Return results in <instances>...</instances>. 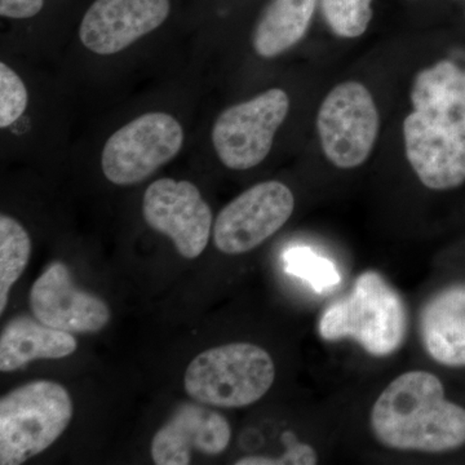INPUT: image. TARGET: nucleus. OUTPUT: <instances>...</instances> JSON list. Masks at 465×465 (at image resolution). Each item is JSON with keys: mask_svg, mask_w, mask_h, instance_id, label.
I'll return each mask as SVG.
<instances>
[{"mask_svg": "<svg viewBox=\"0 0 465 465\" xmlns=\"http://www.w3.org/2000/svg\"><path fill=\"white\" fill-rule=\"evenodd\" d=\"M412 112L403 122L410 166L425 188L465 183V69L451 60L425 67L412 82Z\"/></svg>", "mask_w": 465, "mask_h": 465, "instance_id": "nucleus-1", "label": "nucleus"}, {"mask_svg": "<svg viewBox=\"0 0 465 465\" xmlns=\"http://www.w3.org/2000/svg\"><path fill=\"white\" fill-rule=\"evenodd\" d=\"M29 94L20 76L5 63L0 64V128L11 127L23 116Z\"/></svg>", "mask_w": 465, "mask_h": 465, "instance_id": "nucleus-19", "label": "nucleus"}, {"mask_svg": "<svg viewBox=\"0 0 465 465\" xmlns=\"http://www.w3.org/2000/svg\"><path fill=\"white\" fill-rule=\"evenodd\" d=\"M370 427L384 448L440 454L465 445V409L449 401L439 376L412 370L376 399Z\"/></svg>", "mask_w": 465, "mask_h": 465, "instance_id": "nucleus-2", "label": "nucleus"}, {"mask_svg": "<svg viewBox=\"0 0 465 465\" xmlns=\"http://www.w3.org/2000/svg\"><path fill=\"white\" fill-rule=\"evenodd\" d=\"M32 253L26 229L11 216H0V313L7 307L9 291L25 271Z\"/></svg>", "mask_w": 465, "mask_h": 465, "instance_id": "nucleus-17", "label": "nucleus"}, {"mask_svg": "<svg viewBox=\"0 0 465 465\" xmlns=\"http://www.w3.org/2000/svg\"><path fill=\"white\" fill-rule=\"evenodd\" d=\"M318 463L316 450L308 443L289 442L286 451L280 457H244L235 461V465H314Z\"/></svg>", "mask_w": 465, "mask_h": 465, "instance_id": "nucleus-20", "label": "nucleus"}, {"mask_svg": "<svg viewBox=\"0 0 465 465\" xmlns=\"http://www.w3.org/2000/svg\"><path fill=\"white\" fill-rule=\"evenodd\" d=\"M43 7L45 0H0V15L15 20L36 16Z\"/></svg>", "mask_w": 465, "mask_h": 465, "instance_id": "nucleus-21", "label": "nucleus"}, {"mask_svg": "<svg viewBox=\"0 0 465 465\" xmlns=\"http://www.w3.org/2000/svg\"><path fill=\"white\" fill-rule=\"evenodd\" d=\"M73 418V401L63 385L36 381L0 400V464L25 463L50 448Z\"/></svg>", "mask_w": 465, "mask_h": 465, "instance_id": "nucleus-5", "label": "nucleus"}, {"mask_svg": "<svg viewBox=\"0 0 465 465\" xmlns=\"http://www.w3.org/2000/svg\"><path fill=\"white\" fill-rule=\"evenodd\" d=\"M143 216L150 228L167 235L180 255L195 259L206 250L213 211L191 182L161 179L143 194Z\"/></svg>", "mask_w": 465, "mask_h": 465, "instance_id": "nucleus-10", "label": "nucleus"}, {"mask_svg": "<svg viewBox=\"0 0 465 465\" xmlns=\"http://www.w3.org/2000/svg\"><path fill=\"white\" fill-rule=\"evenodd\" d=\"M170 12V0H94L79 26V38L94 54H118L158 29Z\"/></svg>", "mask_w": 465, "mask_h": 465, "instance_id": "nucleus-11", "label": "nucleus"}, {"mask_svg": "<svg viewBox=\"0 0 465 465\" xmlns=\"http://www.w3.org/2000/svg\"><path fill=\"white\" fill-rule=\"evenodd\" d=\"M295 197L283 183L264 182L234 198L213 224V242L226 255L250 252L274 235L292 216Z\"/></svg>", "mask_w": 465, "mask_h": 465, "instance_id": "nucleus-9", "label": "nucleus"}, {"mask_svg": "<svg viewBox=\"0 0 465 465\" xmlns=\"http://www.w3.org/2000/svg\"><path fill=\"white\" fill-rule=\"evenodd\" d=\"M289 110V94L281 88H271L225 109L213 128V148L220 162L235 171L259 166L271 153Z\"/></svg>", "mask_w": 465, "mask_h": 465, "instance_id": "nucleus-7", "label": "nucleus"}, {"mask_svg": "<svg viewBox=\"0 0 465 465\" xmlns=\"http://www.w3.org/2000/svg\"><path fill=\"white\" fill-rule=\"evenodd\" d=\"M231 440V424L224 416L202 403H183L155 433L150 452L155 464L186 465L194 451L223 454Z\"/></svg>", "mask_w": 465, "mask_h": 465, "instance_id": "nucleus-13", "label": "nucleus"}, {"mask_svg": "<svg viewBox=\"0 0 465 465\" xmlns=\"http://www.w3.org/2000/svg\"><path fill=\"white\" fill-rule=\"evenodd\" d=\"M30 308L35 320L66 332H99L110 321V309L97 296L73 282L64 262H52L30 291Z\"/></svg>", "mask_w": 465, "mask_h": 465, "instance_id": "nucleus-12", "label": "nucleus"}, {"mask_svg": "<svg viewBox=\"0 0 465 465\" xmlns=\"http://www.w3.org/2000/svg\"><path fill=\"white\" fill-rule=\"evenodd\" d=\"M316 5L317 0H273L253 29V51L273 58L298 45L311 26Z\"/></svg>", "mask_w": 465, "mask_h": 465, "instance_id": "nucleus-16", "label": "nucleus"}, {"mask_svg": "<svg viewBox=\"0 0 465 465\" xmlns=\"http://www.w3.org/2000/svg\"><path fill=\"white\" fill-rule=\"evenodd\" d=\"M183 143L182 124L166 113L137 116L109 137L101 168L115 185H134L173 161Z\"/></svg>", "mask_w": 465, "mask_h": 465, "instance_id": "nucleus-8", "label": "nucleus"}, {"mask_svg": "<svg viewBox=\"0 0 465 465\" xmlns=\"http://www.w3.org/2000/svg\"><path fill=\"white\" fill-rule=\"evenodd\" d=\"M372 0H322L327 25L341 38L363 35L372 18Z\"/></svg>", "mask_w": 465, "mask_h": 465, "instance_id": "nucleus-18", "label": "nucleus"}, {"mask_svg": "<svg viewBox=\"0 0 465 465\" xmlns=\"http://www.w3.org/2000/svg\"><path fill=\"white\" fill-rule=\"evenodd\" d=\"M275 379L271 354L250 342L207 349L192 361L183 388L202 405L238 409L258 402Z\"/></svg>", "mask_w": 465, "mask_h": 465, "instance_id": "nucleus-4", "label": "nucleus"}, {"mask_svg": "<svg viewBox=\"0 0 465 465\" xmlns=\"http://www.w3.org/2000/svg\"><path fill=\"white\" fill-rule=\"evenodd\" d=\"M421 344L440 365L465 366V283L434 293L419 317Z\"/></svg>", "mask_w": 465, "mask_h": 465, "instance_id": "nucleus-14", "label": "nucleus"}, {"mask_svg": "<svg viewBox=\"0 0 465 465\" xmlns=\"http://www.w3.org/2000/svg\"><path fill=\"white\" fill-rule=\"evenodd\" d=\"M381 116L371 92L360 82H344L324 97L317 133L327 161L341 170L362 166L371 155Z\"/></svg>", "mask_w": 465, "mask_h": 465, "instance_id": "nucleus-6", "label": "nucleus"}, {"mask_svg": "<svg viewBox=\"0 0 465 465\" xmlns=\"http://www.w3.org/2000/svg\"><path fill=\"white\" fill-rule=\"evenodd\" d=\"M407 329L409 316L402 296L376 271L358 275L351 292L326 308L318 322L323 341L351 339L374 357L396 353Z\"/></svg>", "mask_w": 465, "mask_h": 465, "instance_id": "nucleus-3", "label": "nucleus"}, {"mask_svg": "<svg viewBox=\"0 0 465 465\" xmlns=\"http://www.w3.org/2000/svg\"><path fill=\"white\" fill-rule=\"evenodd\" d=\"M78 348L72 332L20 316L5 324L0 336V371L11 372L35 360H60Z\"/></svg>", "mask_w": 465, "mask_h": 465, "instance_id": "nucleus-15", "label": "nucleus"}]
</instances>
